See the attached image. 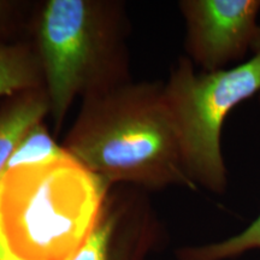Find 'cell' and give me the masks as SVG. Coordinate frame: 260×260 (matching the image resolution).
<instances>
[{
    "label": "cell",
    "instance_id": "1",
    "mask_svg": "<svg viewBox=\"0 0 260 260\" xmlns=\"http://www.w3.org/2000/svg\"><path fill=\"white\" fill-rule=\"evenodd\" d=\"M64 148L112 187L197 190L184 171L162 82H128L82 99Z\"/></svg>",
    "mask_w": 260,
    "mask_h": 260
},
{
    "label": "cell",
    "instance_id": "2",
    "mask_svg": "<svg viewBox=\"0 0 260 260\" xmlns=\"http://www.w3.org/2000/svg\"><path fill=\"white\" fill-rule=\"evenodd\" d=\"M112 186L70 154L0 175V260H71Z\"/></svg>",
    "mask_w": 260,
    "mask_h": 260
},
{
    "label": "cell",
    "instance_id": "3",
    "mask_svg": "<svg viewBox=\"0 0 260 260\" xmlns=\"http://www.w3.org/2000/svg\"><path fill=\"white\" fill-rule=\"evenodd\" d=\"M123 4L47 0L35 24V51L58 133L73 104L130 81Z\"/></svg>",
    "mask_w": 260,
    "mask_h": 260
},
{
    "label": "cell",
    "instance_id": "4",
    "mask_svg": "<svg viewBox=\"0 0 260 260\" xmlns=\"http://www.w3.org/2000/svg\"><path fill=\"white\" fill-rule=\"evenodd\" d=\"M162 90L184 171L198 188L223 194L228 188L223 126L236 106L260 93V52L245 63L213 73L197 70L181 57Z\"/></svg>",
    "mask_w": 260,
    "mask_h": 260
},
{
    "label": "cell",
    "instance_id": "5",
    "mask_svg": "<svg viewBox=\"0 0 260 260\" xmlns=\"http://www.w3.org/2000/svg\"><path fill=\"white\" fill-rule=\"evenodd\" d=\"M178 9L186 24V57L199 70L229 69L253 52L260 0H181Z\"/></svg>",
    "mask_w": 260,
    "mask_h": 260
},
{
    "label": "cell",
    "instance_id": "6",
    "mask_svg": "<svg viewBox=\"0 0 260 260\" xmlns=\"http://www.w3.org/2000/svg\"><path fill=\"white\" fill-rule=\"evenodd\" d=\"M165 230L138 188H111L87 240L71 260H147Z\"/></svg>",
    "mask_w": 260,
    "mask_h": 260
},
{
    "label": "cell",
    "instance_id": "7",
    "mask_svg": "<svg viewBox=\"0 0 260 260\" xmlns=\"http://www.w3.org/2000/svg\"><path fill=\"white\" fill-rule=\"evenodd\" d=\"M51 113L44 87L23 90L0 107V175L25 135Z\"/></svg>",
    "mask_w": 260,
    "mask_h": 260
},
{
    "label": "cell",
    "instance_id": "8",
    "mask_svg": "<svg viewBox=\"0 0 260 260\" xmlns=\"http://www.w3.org/2000/svg\"><path fill=\"white\" fill-rule=\"evenodd\" d=\"M44 87L35 47L28 44H0V98Z\"/></svg>",
    "mask_w": 260,
    "mask_h": 260
},
{
    "label": "cell",
    "instance_id": "9",
    "mask_svg": "<svg viewBox=\"0 0 260 260\" xmlns=\"http://www.w3.org/2000/svg\"><path fill=\"white\" fill-rule=\"evenodd\" d=\"M260 249V213L236 235L205 245L183 246L176 249L177 260H233Z\"/></svg>",
    "mask_w": 260,
    "mask_h": 260
},
{
    "label": "cell",
    "instance_id": "10",
    "mask_svg": "<svg viewBox=\"0 0 260 260\" xmlns=\"http://www.w3.org/2000/svg\"><path fill=\"white\" fill-rule=\"evenodd\" d=\"M68 154L69 152L64 148L63 145L58 144L50 134L47 126L44 124V122H41L35 125L19 142L4 171L19 167L42 164Z\"/></svg>",
    "mask_w": 260,
    "mask_h": 260
},
{
    "label": "cell",
    "instance_id": "11",
    "mask_svg": "<svg viewBox=\"0 0 260 260\" xmlns=\"http://www.w3.org/2000/svg\"><path fill=\"white\" fill-rule=\"evenodd\" d=\"M256 52H260V28H259L258 35H256L254 46H253V53H256Z\"/></svg>",
    "mask_w": 260,
    "mask_h": 260
},
{
    "label": "cell",
    "instance_id": "12",
    "mask_svg": "<svg viewBox=\"0 0 260 260\" xmlns=\"http://www.w3.org/2000/svg\"><path fill=\"white\" fill-rule=\"evenodd\" d=\"M6 8H8V4H6V3H4V2H0V22H2L3 17H4Z\"/></svg>",
    "mask_w": 260,
    "mask_h": 260
},
{
    "label": "cell",
    "instance_id": "13",
    "mask_svg": "<svg viewBox=\"0 0 260 260\" xmlns=\"http://www.w3.org/2000/svg\"><path fill=\"white\" fill-rule=\"evenodd\" d=\"M259 100H260V93H259Z\"/></svg>",
    "mask_w": 260,
    "mask_h": 260
}]
</instances>
